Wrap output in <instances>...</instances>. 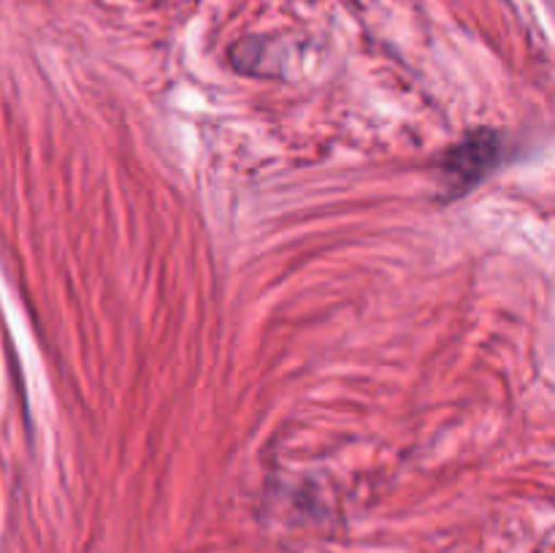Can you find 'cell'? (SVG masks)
I'll return each mask as SVG.
<instances>
[{
  "mask_svg": "<svg viewBox=\"0 0 555 553\" xmlns=\"http://www.w3.org/2000/svg\"><path fill=\"white\" fill-rule=\"evenodd\" d=\"M499 160V139L493 130H477L450 146L439 160V190L444 198H461L472 193Z\"/></svg>",
  "mask_w": 555,
  "mask_h": 553,
  "instance_id": "obj_1",
  "label": "cell"
}]
</instances>
